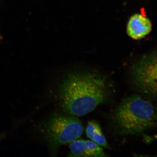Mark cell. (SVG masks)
<instances>
[{"label": "cell", "mask_w": 157, "mask_h": 157, "mask_svg": "<svg viewBox=\"0 0 157 157\" xmlns=\"http://www.w3.org/2000/svg\"><path fill=\"white\" fill-rule=\"evenodd\" d=\"M86 132L87 137L99 146L109 148V145L102 133L101 127L97 121H89Z\"/></svg>", "instance_id": "obj_7"}, {"label": "cell", "mask_w": 157, "mask_h": 157, "mask_svg": "<svg viewBox=\"0 0 157 157\" xmlns=\"http://www.w3.org/2000/svg\"><path fill=\"white\" fill-rule=\"evenodd\" d=\"M4 136H5V135H4V134H0V140L1 139H2L3 137H4Z\"/></svg>", "instance_id": "obj_8"}, {"label": "cell", "mask_w": 157, "mask_h": 157, "mask_svg": "<svg viewBox=\"0 0 157 157\" xmlns=\"http://www.w3.org/2000/svg\"><path fill=\"white\" fill-rule=\"evenodd\" d=\"M129 76L136 91L157 99V50L147 54L133 64Z\"/></svg>", "instance_id": "obj_4"}, {"label": "cell", "mask_w": 157, "mask_h": 157, "mask_svg": "<svg viewBox=\"0 0 157 157\" xmlns=\"http://www.w3.org/2000/svg\"><path fill=\"white\" fill-rule=\"evenodd\" d=\"M114 123L122 135H138L157 128V104L142 94L128 96L116 109Z\"/></svg>", "instance_id": "obj_2"}, {"label": "cell", "mask_w": 157, "mask_h": 157, "mask_svg": "<svg viewBox=\"0 0 157 157\" xmlns=\"http://www.w3.org/2000/svg\"><path fill=\"white\" fill-rule=\"evenodd\" d=\"M70 157H105L103 148L92 140H74L70 143Z\"/></svg>", "instance_id": "obj_5"}, {"label": "cell", "mask_w": 157, "mask_h": 157, "mask_svg": "<svg viewBox=\"0 0 157 157\" xmlns=\"http://www.w3.org/2000/svg\"><path fill=\"white\" fill-rule=\"evenodd\" d=\"M152 30L151 21L142 14H136L130 17L127 27V34L135 40L144 38Z\"/></svg>", "instance_id": "obj_6"}, {"label": "cell", "mask_w": 157, "mask_h": 157, "mask_svg": "<svg viewBox=\"0 0 157 157\" xmlns=\"http://www.w3.org/2000/svg\"><path fill=\"white\" fill-rule=\"evenodd\" d=\"M44 127L45 138L52 154H56L60 147L79 138L83 131L77 117L58 113L51 115Z\"/></svg>", "instance_id": "obj_3"}, {"label": "cell", "mask_w": 157, "mask_h": 157, "mask_svg": "<svg viewBox=\"0 0 157 157\" xmlns=\"http://www.w3.org/2000/svg\"><path fill=\"white\" fill-rule=\"evenodd\" d=\"M59 104L66 114L82 116L109 100L111 94L108 80L91 71L68 72L58 88Z\"/></svg>", "instance_id": "obj_1"}]
</instances>
